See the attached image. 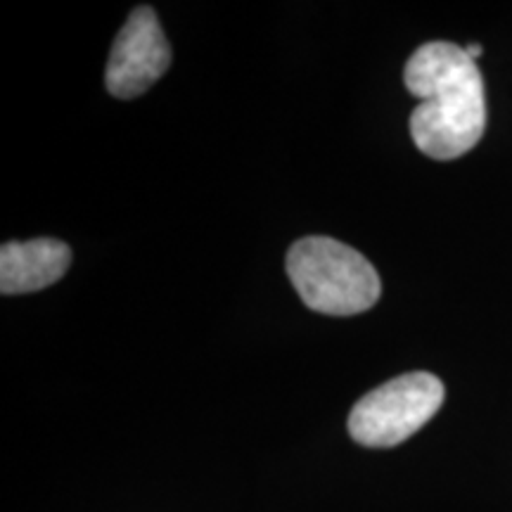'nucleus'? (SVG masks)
Segmentation results:
<instances>
[{
    "label": "nucleus",
    "mask_w": 512,
    "mask_h": 512,
    "mask_svg": "<svg viewBox=\"0 0 512 512\" xmlns=\"http://www.w3.org/2000/svg\"><path fill=\"white\" fill-rule=\"evenodd\" d=\"M408 93L420 98L411 136L422 155L448 162L463 157L484 136L486 93L477 62L456 43L420 46L403 69Z\"/></svg>",
    "instance_id": "nucleus-1"
},
{
    "label": "nucleus",
    "mask_w": 512,
    "mask_h": 512,
    "mask_svg": "<svg viewBox=\"0 0 512 512\" xmlns=\"http://www.w3.org/2000/svg\"><path fill=\"white\" fill-rule=\"evenodd\" d=\"M287 275L302 302L325 316L373 309L382 292L380 275L366 256L325 235L294 242L287 252Z\"/></svg>",
    "instance_id": "nucleus-2"
},
{
    "label": "nucleus",
    "mask_w": 512,
    "mask_h": 512,
    "mask_svg": "<svg viewBox=\"0 0 512 512\" xmlns=\"http://www.w3.org/2000/svg\"><path fill=\"white\" fill-rule=\"evenodd\" d=\"M444 396V382L432 373L418 370L394 377L351 408V439L370 448L399 446L437 415Z\"/></svg>",
    "instance_id": "nucleus-3"
},
{
    "label": "nucleus",
    "mask_w": 512,
    "mask_h": 512,
    "mask_svg": "<svg viewBox=\"0 0 512 512\" xmlns=\"http://www.w3.org/2000/svg\"><path fill=\"white\" fill-rule=\"evenodd\" d=\"M171 64V46L166 41L155 10L140 5L119 29L105 72V86L114 98L131 100L143 95Z\"/></svg>",
    "instance_id": "nucleus-4"
},
{
    "label": "nucleus",
    "mask_w": 512,
    "mask_h": 512,
    "mask_svg": "<svg viewBox=\"0 0 512 512\" xmlns=\"http://www.w3.org/2000/svg\"><path fill=\"white\" fill-rule=\"evenodd\" d=\"M72 249L55 238L5 242L0 247V292L27 294L50 287L67 273Z\"/></svg>",
    "instance_id": "nucleus-5"
},
{
    "label": "nucleus",
    "mask_w": 512,
    "mask_h": 512,
    "mask_svg": "<svg viewBox=\"0 0 512 512\" xmlns=\"http://www.w3.org/2000/svg\"><path fill=\"white\" fill-rule=\"evenodd\" d=\"M465 53H467V55H470V57H472V60H475V62H477V57H479V55H482V46H477V43H472V46H467V48H465Z\"/></svg>",
    "instance_id": "nucleus-6"
}]
</instances>
